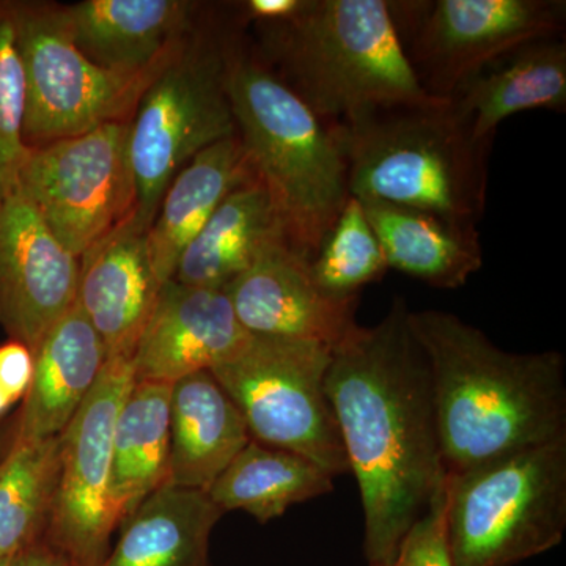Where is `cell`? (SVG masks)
Segmentation results:
<instances>
[{
    "label": "cell",
    "mask_w": 566,
    "mask_h": 566,
    "mask_svg": "<svg viewBox=\"0 0 566 566\" xmlns=\"http://www.w3.org/2000/svg\"><path fill=\"white\" fill-rule=\"evenodd\" d=\"M403 297L333 348L324 378L365 517L368 565H392L401 539L444 486L430 367Z\"/></svg>",
    "instance_id": "obj_1"
},
{
    "label": "cell",
    "mask_w": 566,
    "mask_h": 566,
    "mask_svg": "<svg viewBox=\"0 0 566 566\" xmlns=\"http://www.w3.org/2000/svg\"><path fill=\"white\" fill-rule=\"evenodd\" d=\"M430 367L446 479L566 436L565 357L509 353L442 311H411Z\"/></svg>",
    "instance_id": "obj_2"
},
{
    "label": "cell",
    "mask_w": 566,
    "mask_h": 566,
    "mask_svg": "<svg viewBox=\"0 0 566 566\" xmlns=\"http://www.w3.org/2000/svg\"><path fill=\"white\" fill-rule=\"evenodd\" d=\"M252 25L260 59L329 126L442 102L417 81L387 0H304L289 20Z\"/></svg>",
    "instance_id": "obj_3"
},
{
    "label": "cell",
    "mask_w": 566,
    "mask_h": 566,
    "mask_svg": "<svg viewBox=\"0 0 566 566\" xmlns=\"http://www.w3.org/2000/svg\"><path fill=\"white\" fill-rule=\"evenodd\" d=\"M227 93L249 166L270 192L290 243L308 260L352 197L333 128L260 59L238 18Z\"/></svg>",
    "instance_id": "obj_4"
},
{
    "label": "cell",
    "mask_w": 566,
    "mask_h": 566,
    "mask_svg": "<svg viewBox=\"0 0 566 566\" xmlns=\"http://www.w3.org/2000/svg\"><path fill=\"white\" fill-rule=\"evenodd\" d=\"M349 196L475 226L485 214L491 145L476 142L450 99L367 112L331 126Z\"/></svg>",
    "instance_id": "obj_5"
},
{
    "label": "cell",
    "mask_w": 566,
    "mask_h": 566,
    "mask_svg": "<svg viewBox=\"0 0 566 566\" xmlns=\"http://www.w3.org/2000/svg\"><path fill=\"white\" fill-rule=\"evenodd\" d=\"M237 21L205 17L142 93L129 118L134 180L129 223L148 232L175 175L205 148L237 134L227 54Z\"/></svg>",
    "instance_id": "obj_6"
},
{
    "label": "cell",
    "mask_w": 566,
    "mask_h": 566,
    "mask_svg": "<svg viewBox=\"0 0 566 566\" xmlns=\"http://www.w3.org/2000/svg\"><path fill=\"white\" fill-rule=\"evenodd\" d=\"M455 566H515L564 542L566 436L446 479Z\"/></svg>",
    "instance_id": "obj_7"
},
{
    "label": "cell",
    "mask_w": 566,
    "mask_h": 566,
    "mask_svg": "<svg viewBox=\"0 0 566 566\" xmlns=\"http://www.w3.org/2000/svg\"><path fill=\"white\" fill-rule=\"evenodd\" d=\"M333 348L251 335L211 374L248 424L252 441L289 450L335 476L349 472L326 389Z\"/></svg>",
    "instance_id": "obj_8"
},
{
    "label": "cell",
    "mask_w": 566,
    "mask_h": 566,
    "mask_svg": "<svg viewBox=\"0 0 566 566\" xmlns=\"http://www.w3.org/2000/svg\"><path fill=\"white\" fill-rule=\"evenodd\" d=\"M14 31L25 81V147L128 122L159 70L120 74L88 61L71 36L65 7L13 0Z\"/></svg>",
    "instance_id": "obj_9"
},
{
    "label": "cell",
    "mask_w": 566,
    "mask_h": 566,
    "mask_svg": "<svg viewBox=\"0 0 566 566\" xmlns=\"http://www.w3.org/2000/svg\"><path fill=\"white\" fill-rule=\"evenodd\" d=\"M395 31L428 95L450 99L506 52L565 31L564 0H387Z\"/></svg>",
    "instance_id": "obj_10"
},
{
    "label": "cell",
    "mask_w": 566,
    "mask_h": 566,
    "mask_svg": "<svg viewBox=\"0 0 566 566\" xmlns=\"http://www.w3.org/2000/svg\"><path fill=\"white\" fill-rule=\"evenodd\" d=\"M128 134L129 120L112 122L25 153L18 186L77 259L133 216Z\"/></svg>",
    "instance_id": "obj_11"
},
{
    "label": "cell",
    "mask_w": 566,
    "mask_h": 566,
    "mask_svg": "<svg viewBox=\"0 0 566 566\" xmlns=\"http://www.w3.org/2000/svg\"><path fill=\"white\" fill-rule=\"evenodd\" d=\"M133 385L132 357H109L62 433L61 474L44 539L69 566H102L120 526L111 497L112 438Z\"/></svg>",
    "instance_id": "obj_12"
},
{
    "label": "cell",
    "mask_w": 566,
    "mask_h": 566,
    "mask_svg": "<svg viewBox=\"0 0 566 566\" xmlns=\"http://www.w3.org/2000/svg\"><path fill=\"white\" fill-rule=\"evenodd\" d=\"M77 282L80 259L17 186L0 199V326L35 353L76 303Z\"/></svg>",
    "instance_id": "obj_13"
},
{
    "label": "cell",
    "mask_w": 566,
    "mask_h": 566,
    "mask_svg": "<svg viewBox=\"0 0 566 566\" xmlns=\"http://www.w3.org/2000/svg\"><path fill=\"white\" fill-rule=\"evenodd\" d=\"M223 292L251 335L334 348L357 326L359 300L323 292L312 277L308 260L286 238L268 244Z\"/></svg>",
    "instance_id": "obj_14"
},
{
    "label": "cell",
    "mask_w": 566,
    "mask_h": 566,
    "mask_svg": "<svg viewBox=\"0 0 566 566\" xmlns=\"http://www.w3.org/2000/svg\"><path fill=\"white\" fill-rule=\"evenodd\" d=\"M251 334L234 315L223 290L164 283L155 311L133 353L134 381L174 385L211 371Z\"/></svg>",
    "instance_id": "obj_15"
},
{
    "label": "cell",
    "mask_w": 566,
    "mask_h": 566,
    "mask_svg": "<svg viewBox=\"0 0 566 566\" xmlns=\"http://www.w3.org/2000/svg\"><path fill=\"white\" fill-rule=\"evenodd\" d=\"M63 7L77 50L120 74L161 69L205 18V7L189 0H84Z\"/></svg>",
    "instance_id": "obj_16"
},
{
    "label": "cell",
    "mask_w": 566,
    "mask_h": 566,
    "mask_svg": "<svg viewBox=\"0 0 566 566\" xmlns=\"http://www.w3.org/2000/svg\"><path fill=\"white\" fill-rule=\"evenodd\" d=\"M147 233L125 222L80 259L76 304L109 357H133L163 283Z\"/></svg>",
    "instance_id": "obj_17"
},
{
    "label": "cell",
    "mask_w": 566,
    "mask_h": 566,
    "mask_svg": "<svg viewBox=\"0 0 566 566\" xmlns=\"http://www.w3.org/2000/svg\"><path fill=\"white\" fill-rule=\"evenodd\" d=\"M33 357V378L22 400L13 441L62 436L95 386L107 353L74 303L48 331Z\"/></svg>",
    "instance_id": "obj_18"
},
{
    "label": "cell",
    "mask_w": 566,
    "mask_h": 566,
    "mask_svg": "<svg viewBox=\"0 0 566 566\" xmlns=\"http://www.w3.org/2000/svg\"><path fill=\"white\" fill-rule=\"evenodd\" d=\"M476 142L493 144L499 125L526 111H566V43L535 40L506 52L450 98Z\"/></svg>",
    "instance_id": "obj_19"
},
{
    "label": "cell",
    "mask_w": 566,
    "mask_h": 566,
    "mask_svg": "<svg viewBox=\"0 0 566 566\" xmlns=\"http://www.w3.org/2000/svg\"><path fill=\"white\" fill-rule=\"evenodd\" d=\"M251 441L243 415L211 371L174 382L169 485L208 493Z\"/></svg>",
    "instance_id": "obj_20"
},
{
    "label": "cell",
    "mask_w": 566,
    "mask_h": 566,
    "mask_svg": "<svg viewBox=\"0 0 566 566\" xmlns=\"http://www.w3.org/2000/svg\"><path fill=\"white\" fill-rule=\"evenodd\" d=\"M357 200L381 244L389 270L442 290L460 289L482 270L483 249L475 226L382 200Z\"/></svg>",
    "instance_id": "obj_21"
},
{
    "label": "cell",
    "mask_w": 566,
    "mask_h": 566,
    "mask_svg": "<svg viewBox=\"0 0 566 566\" xmlns=\"http://www.w3.org/2000/svg\"><path fill=\"white\" fill-rule=\"evenodd\" d=\"M253 177L238 134L205 148L175 175L148 229L159 282L172 281L189 243L232 189Z\"/></svg>",
    "instance_id": "obj_22"
},
{
    "label": "cell",
    "mask_w": 566,
    "mask_h": 566,
    "mask_svg": "<svg viewBox=\"0 0 566 566\" xmlns=\"http://www.w3.org/2000/svg\"><path fill=\"white\" fill-rule=\"evenodd\" d=\"M279 238H286L279 212L263 182L253 175L229 192L185 249L174 281L223 290Z\"/></svg>",
    "instance_id": "obj_23"
},
{
    "label": "cell",
    "mask_w": 566,
    "mask_h": 566,
    "mask_svg": "<svg viewBox=\"0 0 566 566\" xmlns=\"http://www.w3.org/2000/svg\"><path fill=\"white\" fill-rule=\"evenodd\" d=\"M222 515L205 491L159 488L123 520L102 566H210V536Z\"/></svg>",
    "instance_id": "obj_24"
},
{
    "label": "cell",
    "mask_w": 566,
    "mask_h": 566,
    "mask_svg": "<svg viewBox=\"0 0 566 566\" xmlns=\"http://www.w3.org/2000/svg\"><path fill=\"white\" fill-rule=\"evenodd\" d=\"M172 385L134 381L112 438L111 497L118 523L169 485Z\"/></svg>",
    "instance_id": "obj_25"
},
{
    "label": "cell",
    "mask_w": 566,
    "mask_h": 566,
    "mask_svg": "<svg viewBox=\"0 0 566 566\" xmlns=\"http://www.w3.org/2000/svg\"><path fill=\"white\" fill-rule=\"evenodd\" d=\"M334 490V476L307 458L251 441L218 476L208 495L222 513H249L260 524Z\"/></svg>",
    "instance_id": "obj_26"
},
{
    "label": "cell",
    "mask_w": 566,
    "mask_h": 566,
    "mask_svg": "<svg viewBox=\"0 0 566 566\" xmlns=\"http://www.w3.org/2000/svg\"><path fill=\"white\" fill-rule=\"evenodd\" d=\"M61 457L62 436L11 442L0 463V558H17L46 536Z\"/></svg>",
    "instance_id": "obj_27"
},
{
    "label": "cell",
    "mask_w": 566,
    "mask_h": 566,
    "mask_svg": "<svg viewBox=\"0 0 566 566\" xmlns=\"http://www.w3.org/2000/svg\"><path fill=\"white\" fill-rule=\"evenodd\" d=\"M308 270L323 292L340 300H359L365 286L381 281L389 271L381 244L356 197H349L324 234L308 259Z\"/></svg>",
    "instance_id": "obj_28"
},
{
    "label": "cell",
    "mask_w": 566,
    "mask_h": 566,
    "mask_svg": "<svg viewBox=\"0 0 566 566\" xmlns=\"http://www.w3.org/2000/svg\"><path fill=\"white\" fill-rule=\"evenodd\" d=\"M25 81L13 0H0V199L18 186L28 147L24 144Z\"/></svg>",
    "instance_id": "obj_29"
},
{
    "label": "cell",
    "mask_w": 566,
    "mask_h": 566,
    "mask_svg": "<svg viewBox=\"0 0 566 566\" xmlns=\"http://www.w3.org/2000/svg\"><path fill=\"white\" fill-rule=\"evenodd\" d=\"M392 566H455L446 524V483L401 539Z\"/></svg>",
    "instance_id": "obj_30"
},
{
    "label": "cell",
    "mask_w": 566,
    "mask_h": 566,
    "mask_svg": "<svg viewBox=\"0 0 566 566\" xmlns=\"http://www.w3.org/2000/svg\"><path fill=\"white\" fill-rule=\"evenodd\" d=\"M35 357L24 344L9 340L0 345V389L11 403L24 400L33 378Z\"/></svg>",
    "instance_id": "obj_31"
},
{
    "label": "cell",
    "mask_w": 566,
    "mask_h": 566,
    "mask_svg": "<svg viewBox=\"0 0 566 566\" xmlns=\"http://www.w3.org/2000/svg\"><path fill=\"white\" fill-rule=\"evenodd\" d=\"M17 566H69L62 554L48 545L46 539L39 545L29 547L28 551L17 557Z\"/></svg>",
    "instance_id": "obj_32"
},
{
    "label": "cell",
    "mask_w": 566,
    "mask_h": 566,
    "mask_svg": "<svg viewBox=\"0 0 566 566\" xmlns=\"http://www.w3.org/2000/svg\"><path fill=\"white\" fill-rule=\"evenodd\" d=\"M11 406H13V403H11L10 398L2 392V389H0V417L6 415V412L9 411Z\"/></svg>",
    "instance_id": "obj_33"
},
{
    "label": "cell",
    "mask_w": 566,
    "mask_h": 566,
    "mask_svg": "<svg viewBox=\"0 0 566 566\" xmlns=\"http://www.w3.org/2000/svg\"><path fill=\"white\" fill-rule=\"evenodd\" d=\"M0 566H17V558H0Z\"/></svg>",
    "instance_id": "obj_34"
},
{
    "label": "cell",
    "mask_w": 566,
    "mask_h": 566,
    "mask_svg": "<svg viewBox=\"0 0 566 566\" xmlns=\"http://www.w3.org/2000/svg\"><path fill=\"white\" fill-rule=\"evenodd\" d=\"M370 566H392V565H370Z\"/></svg>",
    "instance_id": "obj_35"
}]
</instances>
